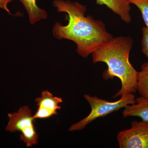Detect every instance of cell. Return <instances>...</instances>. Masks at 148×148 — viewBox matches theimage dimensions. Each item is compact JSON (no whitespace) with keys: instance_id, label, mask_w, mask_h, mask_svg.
I'll return each instance as SVG.
<instances>
[{"instance_id":"6da1fadb","label":"cell","mask_w":148,"mask_h":148,"mask_svg":"<svg viewBox=\"0 0 148 148\" xmlns=\"http://www.w3.org/2000/svg\"><path fill=\"white\" fill-rule=\"evenodd\" d=\"M53 5L59 12H66L68 23L63 26L56 22L53 35L58 39H65L77 45V51L82 57L88 56L113 38L106 29L105 24L90 15L85 16L86 7L78 2L54 0Z\"/></svg>"},{"instance_id":"7a4b0ae2","label":"cell","mask_w":148,"mask_h":148,"mask_svg":"<svg viewBox=\"0 0 148 148\" xmlns=\"http://www.w3.org/2000/svg\"><path fill=\"white\" fill-rule=\"evenodd\" d=\"M132 45L131 37L121 36L112 38L92 53L93 63L104 62L108 66V69L103 72L104 79L117 77L121 82V88L113 98L137 91L139 72L129 61Z\"/></svg>"},{"instance_id":"3957f363","label":"cell","mask_w":148,"mask_h":148,"mask_svg":"<svg viewBox=\"0 0 148 148\" xmlns=\"http://www.w3.org/2000/svg\"><path fill=\"white\" fill-rule=\"evenodd\" d=\"M84 98L90 105V113L83 119L71 126L69 131H74L84 129L88 124L98 118L104 117L114 112L124 108L126 106L136 103L135 95L129 93L123 95L118 101L110 102L96 96L84 94Z\"/></svg>"},{"instance_id":"277c9868","label":"cell","mask_w":148,"mask_h":148,"mask_svg":"<svg viewBox=\"0 0 148 148\" xmlns=\"http://www.w3.org/2000/svg\"><path fill=\"white\" fill-rule=\"evenodd\" d=\"M9 121L5 130L14 132L20 131V140L27 147H32L38 143V135L34 123L35 119L32 116V111L27 106L21 107L18 112L8 114Z\"/></svg>"},{"instance_id":"5b68a950","label":"cell","mask_w":148,"mask_h":148,"mask_svg":"<svg viewBox=\"0 0 148 148\" xmlns=\"http://www.w3.org/2000/svg\"><path fill=\"white\" fill-rule=\"evenodd\" d=\"M117 138L120 148H148V121H134Z\"/></svg>"},{"instance_id":"8992f818","label":"cell","mask_w":148,"mask_h":148,"mask_svg":"<svg viewBox=\"0 0 148 148\" xmlns=\"http://www.w3.org/2000/svg\"><path fill=\"white\" fill-rule=\"evenodd\" d=\"M38 110L33 117L34 119H47L57 115V111L61 108L60 103H63L62 98L53 96L48 90H43L41 96L35 100Z\"/></svg>"},{"instance_id":"52a82bcc","label":"cell","mask_w":148,"mask_h":148,"mask_svg":"<svg viewBox=\"0 0 148 148\" xmlns=\"http://www.w3.org/2000/svg\"><path fill=\"white\" fill-rule=\"evenodd\" d=\"M96 4L106 5L125 23H129L132 21L130 3L127 0H96Z\"/></svg>"},{"instance_id":"ba28073f","label":"cell","mask_w":148,"mask_h":148,"mask_svg":"<svg viewBox=\"0 0 148 148\" xmlns=\"http://www.w3.org/2000/svg\"><path fill=\"white\" fill-rule=\"evenodd\" d=\"M136 103L126 106L123 112V117L137 116L148 121V98L141 96L135 98Z\"/></svg>"},{"instance_id":"9c48e42d","label":"cell","mask_w":148,"mask_h":148,"mask_svg":"<svg viewBox=\"0 0 148 148\" xmlns=\"http://www.w3.org/2000/svg\"><path fill=\"white\" fill-rule=\"evenodd\" d=\"M20 1L28 13L29 21L34 24L42 19L47 18V14L44 10L40 8L37 5L36 0H18Z\"/></svg>"},{"instance_id":"30bf717a","label":"cell","mask_w":148,"mask_h":148,"mask_svg":"<svg viewBox=\"0 0 148 148\" xmlns=\"http://www.w3.org/2000/svg\"><path fill=\"white\" fill-rule=\"evenodd\" d=\"M141 71L139 72L137 90L141 96L148 98V64L144 63L141 66Z\"/></svg>"},{"instance_id":"8fae6325","label":"cell","mask_w":148,"mask_h":148,"mask_svg":"<svg viewBox=\"0 0 148 148\" xmlns=\"http://www.w3.org/2000/svg\"><path fill=\"white\" fill-rule=\"evenodd\" d=\"M130 4L135 5L140 10L142 17L148 28V0H127Z\"/></svg>"},{"instance_id":"7c38bea8","label":"cell","mask_w":148,"mask_h":148,"mask_svg":"<svg viewBox=\"0 0 148 148\" xmlns=\"http://www.w3.org/2000/svg\"><path fill=\"white\" fill-rule=\"evenodd\" d=\"M142 51L148 59V28L145 27L142 28ZM147 63L148 64V61Z\"/></svg>"},{"instance_id":"4fadbf2b","label":"cell","mask_w":148,"mask_h":148,"mask_svg":"<svg viewBox=\"0 0 148 148\" xmlns=\"http://www.w3.org/2000/svg\"><path fill=\"white\" fill-rule=\"evenodd\" d=\"M13 0H0V8L6 11L10 14V12L7 7L8 4L12 1Z\"/></svg>"}]
</instances>
